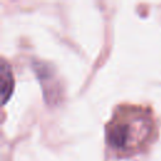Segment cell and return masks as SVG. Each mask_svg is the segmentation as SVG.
<instances>
[{
  "label": "cell",
  "mask_w": 161,
  "mask_h": 161,
  "mask_svg": "<svg viewBox=\"0 0 161 161\" xmlns=\"http://www.w3.org/2000/svg\"><path fill=\"white\" fill-rule=\"evenodd\" d=\"M156 131V119L151 108L122 104L114 109L106 126V141L118 156H132L148 147Z\"/></svg>",
  "instance_id": "6da1fadb"
},
{
  "label": "cell",
  "mask_w": 161,
  "mask_h": 161,
  "mask_svg": "<svg viewBox=\"0 0 161 161\" xmlns=\"http://www.w3.org/2000/svg\"><path fill=\"white\" fill-rule=\"evenodd\" d=\"M0 75H1V101L5 103L9 98V96L13 92L14 87V78H13V72L10 65L5 59H1V69H0Z\"/></svg>",
  "instance_id": "7a4b0ae2"
}]
</instances>
